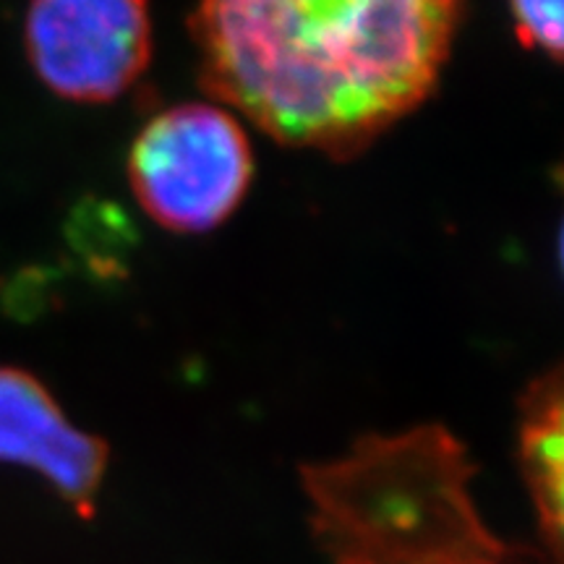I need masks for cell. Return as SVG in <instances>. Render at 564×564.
Masks as SVG:
<instances>
[{
    "label": "cell",
    "mask_w": 564,
    "mask_h": 564,
    "mask_svg": "<svg viewBox=\"0 0 564 564\" xmlns=\"http://www.w3.org/2000/svg\"><path fill=\"white\" fill-rule=\"evenodd\" d=\"M0 463L37 470L84 520L95 518L108 444L84 434L26 371L0 369Z\"/></svg>",
    "instance_id": "obj_5"
},
{
    "label": "cell",
    "mask_w": 564,
    "mask_h": 564,
    "mask_svg": "<svg viewBox=\"0 0 564 564\" xmlns=\"http://www.w3.org/2000/svg\"><path fill=\"white\" fill-rule=\"evenodd\" d=\"M455 0H199L202 79L282 144L348 158L426 100Z\"/></svg>",
    "instance_id": "obj_1"
},
{
    "label": "cell",
    "mask_w": 564,
    "mask_h": 564,
    "mask_svg": "<svg viewBox=\"0 0 564 564\" xmlns=\"http://www.w3.org/2000/svg\"><path fill=\"white\" fill-rule=\"evenodd\" d=\"M474 476L463 442L436 423L364 436L301 468L314 541L333 564H562L499 539L470 497Z\"/></svg>",
    "instance_id": "obj_2"
},
{
    "label": "cell",
    "mask_w": 564,
    "mask_h": 564,
    "mask_svg": "<svg viewBox=\"0 0 564 564\" xmlns=\"http://www.w3.org/2000/svg\"><path fill=\"white\" fill-rule=\"evenodd\" d=\"M520 42L562 61V0H510Z\"/></svg>",
    "instance_id": "obj_7"
},
{
    "label": "cell",
    "mask_w": 564,
    "mask_h": 564,
    "mask_svg": "<svg viewBox=\"0 0 564 564\" xmlns=\"http://www.w3.org/2000/svg\"><path fill=\"white\" fill-rule=\"evenodd\" d=\"M562 377L546 373L528 387L520 421L523 478L539 514L541 549L562 562Z\"/></svg>",
    "instance_id": "obj_6"
},
{
    "label": "cell",
    "mask_w": 564,
    "mask_h": 564,
    "mask_svg": "<svg viewBox=\"0 0 564 564\" xmlns=\"http://www.w3.org/2000/svg\"><path fill=\"white\" fill-rule=\"evenodd\" d=\"M249 139L228 110L178 105L144 126L129 154V181L162 228L204 232L228 220L249 192Z\"/></svg>",
    "instance_id": "obj_3"
},
{
    "label": "cell",
    "mask_w": 564,
    "mask_h": 564,
    "mask_svg": "<svg viewBox=\"0 0 564 564\" xmlns=\"http://www.w3.org/2000/svg\"><path fill=\"white\" fill-rule=\"evenodd\" d=\"M147 0H32L26 51L40 79L76 102L123 95L150 63Z\"/></svg>",
    "instance_id": "obj_4"
}]
</instances>
